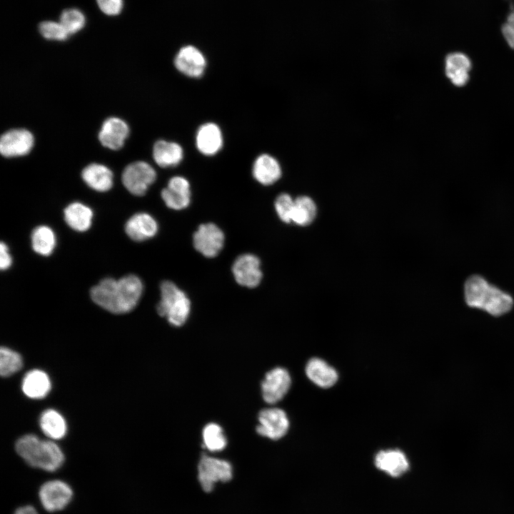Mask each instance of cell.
I'll return each mask as SVG.
<instances>
[{"label": "cell", "instance_id": "cell-4", "mask_svg": "<svg viewBox=\"0 0 514 514\" xmlns=\"http://www.w3.org/2000/svg\"><path fill=\"white\" fill-rule=\"evenodd\" d=\"M156 309L158 315L166 317L170 324L181 326L188 318L191 302L175 283L165 281L161 284V300Z\"/></svg>", "mask_w": 514, "mask_h": 514}, {"label": "cell", "instance_id": "cell-12", "mask_svg": "<svg viewBox=\"0 0 514 514\" xmlns=\"http://www.w3.org/2000/svg\"><path fill=\"white\" fill-rule=\"evenodd\" d=\"M32 133L24 128L11 129L4 133L0 139V152L5 157L24 156L34 146Z\"/></svg>", "mask_w": 514, "mask_h": 514}, {"label": "cell", "instance_id": "cell-17", "mask_svg": "<svg viewBox=\"0 0 514 514\" xmlns=\"http://www.w3.org/2000/svg\"><path fill=\"white\" fill-rule=\"evenodd\" d=\"M252 173L258 183L269 186L280 179L282 169L276 158L270 154L263 153L256 158L253 164Z\"/></svg>", "mask_w": 514, "mask_h": 514}, {"label": "cell", "instance_id": "cell-1", "mask_svg": "<svg viewBox=\"0 0 514 514\" xmlns=\"http://www.w3.org/2000/svg\"><path fill=\"white\" fill-rule=\"evenodd\" d=\"M143 286L135 275L124 276L119 280L106 278L91 290L92 300L106 311L116 313H126L138 304Z\"/></svg>", "mask_w": 514, "mask_h": 514}, {"label": "cell", "instance_id": "cell-20", "mask_svg": "<svg viewBox=\"0 0 514 514\" xmlns=\"http://www.w3.org/2000/svg\"><path fill=\"white\" fill-rule=\"evenodd\" d=\"M51 389V382L49 376L39 369L28 371L21 382V390L24 394L31 399L45 398Z\"/></svg>", "mask_w": 514, "mask_h": 514}, {"label": "cell", "instance_id": "cell-37", "mask_svg": "<svg viewBox=\"0 0 514 514\" xmlns=\"http://www.w3.org/2000/svg\"><path fill=\"white\" fill-rule=\"evenodd\" d=\"M14 514H38V513L33 506L25 505L16 509Z\"/></svg>", "mask_w": 514, "mask_h": 514}, {"label": "cell", "instance_id": "cell-26", "mask_svg": "<svg viewBox=\"0 0 514 514\" xmlns=\"http://www.w3.org/2000/svg\"><path fill=\"white\" fill-rule=\"evenodd\" d=\"M39 425L43 433L52 440L63 438L67 432V425L64 418L54 409H47L41 413Z\"/></svg>", "mask_w": 514, "mask_h": 514}, {"label": "cell", "instance_id": "cell-14", "mask_svg": "<svg viewBox=\"0 0 514 514\" xmlns=\"http://www.w3.org/2000/svg\"><path fill=\"white\" fill-rule=\"evenodd\" d=\"M161 198L167 207L173 210H182L191 201V188L188 181L181 176L171 178L167 186L161 191Z\"/></svg>", "mask_w": 514, "mask_h": 514}, {"label": "cell", "instance_id": "cell-31", "mask_svg": "<svg viewBox=\"0 0 514 514\" xmlns=\"http://www.w3.org/2000/svg\"><path fill=\"white\" fill-rule=\"evenodd\" d=\"M60 23L69 35L80 31L86 24V19L81 11L76 9L64 10L60 16Z\"/></svg>", "mask_w": 514, "mask_h": 514}, {"label": "cell", "instance_id": "cell-10", "mask_svg": "<svg viewBox=\"0 0 514 514\" xmlns=\"http://www.w3.org/2000/svg\"><path fill=\"white\" fill-rule=\"evenodd\" d=\"M261 262L258 258L251 253L239 256L233 262L232 272L236 281L247 288L258 286L262 279Z\"/></svg>", "mask_w": 514, "mask_h": 514}, {"label": "cell", "instance_id": "cell-8", "mask_svg": "<svg viewBox=\"0 0 514 514\" xmlns=\"http://www.w3.org/2000/svg\"><path fill=\"white\" fill-rule=\"evenodd\" d=\"M224 234L216 224H201L194 233L193 246L196 251L207 258L216 256L224 243Z\"/></svg>", "mask_w": 514, "mask_h": 514}, {"label": "cell", "instance_id": "cell-16", "mask_svg": "<svg viewBox=\"0 0 514 514\" xmlns=\"http://www.w3.org/2000/svg\"><path fill=\"white\" fill-rule=\"evenodd\" d=\"M223 135L219 126L212 122L200 126L196 135L197 149L202 154L213 156L216 154L223 146Z\"/></svg>", "mask_w": 514, "mask_h": 514}, {"label": "cell", "instance_id": "cell-2", "mask_svg": "<svg viewBox=\"0 0 514 514\" xmlns=\"http://www.w3.org/2000/svg\"><path fill=\"white\" fill-rule=\"evenodd\" d=\"M464 295L468 306L484 310L495 316L506 313L513 305L509 294L489 284L478 275H473L466 280Z\"/></svg>", "mask_w": 514, "mask_h": 514}, {"label": "cell", "instance_id": "cell-24", "mask_svg": "<svg viewBox=\"0 0 514 514\" xmlns=\"http://www.w3.org/2000/svg\"><path fill=\"white\" fill-rule=\"evenodd\" d=\"M306 373L312 382L324 388L333 386L338 380L336 371L320 358H314L308 362Z\"/></svg>", "mask_w": 514, "mask_h": 514}, {"label": "cell", "instance_id": "cell-34", "mask_svg": "<svg viewBox=\"0 0 514 514\" xmlns=\"http://www.w3.org/2000/svg\"><path fill=\"white\" fill-rule=\"evenodd\" d=\"M501 30L508 44L514 49V8L509 12Z\"/></svg>", "mask_w": 514, "mask_h": 514}, {"label": "cell", "instance_id": "cell-27", "mask_svg": "<svg viewBox=\"0 0 514 514\" xmlns=\"http://www.w3.org/2000/svg\"><path fill=\"white\" fill-rule=\"evenodd\" d=\"M316 206L313 200L307 196L294 199L291 222L301 226L309 225L316 215Z\"/></svg>", "mask_w": 514, "mask_h": 514}, {"label": "cell", "instance_id": "cell-22", "mask_svg": "<svg viewBox=\"0 0 514 514\" xmlns=\"http://www.w3.org/2000/svg\"><path fill=\"white\" fill-rule=\"evenodd\" d=\"M153 158L161 167L176 166L183 160V149L176 142L158 140L153 145Z\"/></svg>", "mask_w": 514, "mask_h": 514}, {"label": "cell", "instance_id": "cell-18", "mask_svg": "<svg viewBox=\"0 0 514 514\" xmlns=\"http://www.w3.org/2000/svg\"><path fill=\"white\" fill-rule=\"evenodd\" d=\"M156 220L146 213H138L126 222L125 231L135 241H143L153 237L158 231Z\"/></svg>", "mask_w": 514, "mask_h": 514}, {"label": "cell", "instance_id": "cell-6", "mask_svg": "<svg viewBox=\"0 0 514 514\" xmlns=\"http://www.w3.org/2000/svg\"><path fill=\"white\" fill-rule=\"evenodd\" d=\"M232 478V467L224 460L202 455L198 465V478L203 490L210 492L218 481L227 482Z\"/></svg>", "mask_w": 514, "mask_h": 514}, {"label": "cell", "instance_id": "cell-23", "mask_svg": "<svg viewBox=\"0 0 514 514\" xmlns=\"http://www.w3.org/2000/svg\"><path fill=\"white\" fill-rule=\"evenodd\" d=\"M84 182L92 189L104 192L113 186V173L104 165L91 163L86 166L81 173Z\"/></svg>", "mask_w": 514, "mask_h": 514}, {"label": "cell", "instance_id": "cell-15", "mask_svg": "<svg viewBox=\"0 0 514 514\" xmlns=\"http://www.w3.org/2000/svg\"><path fill=\"white\" fill-rule=\"evenodd\" d=\"M129 133L127 124L116 117L107 119L102 124L99 133L101 143L111 150L121 148Z\"/></svg>", "mask_w": 514, "mask_h": 514}, {"label": "cell", "instance_id": "cell-5", "mask_svg": "<svg viewBox=\"0 0 514 514\" xmlns=\"http://www.w3.org/2000/svg\"><path fill=\"white\" fill-rule=\"evenodd\" d=\"M156 178L155 169L149 163L142 161L128 164L122 173L123 184L135 196L144 195Z\"/></svg>", "mask_w": 514, "mask_h": 514}, {"label": "cell", "instance_id": "cell-35", "mask_svg": "<svg viewBox=\"0 0 514 514\" xmlns=\"http://www.w3.org/2000/svg\"><path fill=\"white\" fill-rule=\"evenodd\" d=\"M96 1L101 11L107 15H117L121 12L123 7V0Z\"/></svg>", "mask_w": 514, "mask_h": 514}, {"label": "cell", "instance_id": "cell-3", "mask_svg": "<svg viewBox=\"0 0 514 514\" xmlns=\"http://www.w3.org/2000/svg\"><path fill=\"white\" fill-rule=\"evenodd\" d=\"M16 453L31 466L53 472L63 464L64 455L59 446L51 440H41L28 434L16 443Z\"/></svg>", "mask_w": 514, "mask_h": 514}, {"label": "cell", "instance_id": "cell-28", "mask_svg": "<svg viewBox=\"0 0 514 514\" xmlns=\"http://www.w3.org/2000/svg\"><path fill=\"white\" fill-rule=\"evenodd\" d=\"M56 243L55 233L51 228L39 226L34 229L31 233V245L36 253L44 256H49Z\"/></svg>", "mask_w": 514, "mask_h": 514}, {"label": "cell", "instance_id": "cell-7", "mask_svg": "<svg viewBox=\"0 0 514 514\" xmlns=\"http://www.w3.org/2000/svg\"><path fill=\"white\" fill-rule=\"evenodd\" d=\"M39 499L44 508L49 512L63 510L73 497L70 485L60 480L44 483L39 492Z\"/></svg>", "mask_w": 514, "mask_h": 514}, {"label": "cell", "instance_id": "cell-11", "mask_svg": "<svg viewBox=\"0 0 514 514\" xmlns=\"http://www.w3.org/2000/svg\"><path fill=\"white\" fill-rule=\"evenodd\" d=\"M291 383V376L285 368L278 367L269 371L261 383L264 400L269 404L278 402L288 391Z\"/></svg>", "mask_w": 514, "mask_h": 514}, {"label": "cell", "instance_id": "cell-21", "mask_svg": "<svg viewBox=\"0 0 514 514\" xmlns=\"http://www.w3.org/2000/svg\"><path fill=\"white\" fill-rule=\"evenodd\" d=\"M376 467L393 477H398L409 468L405 455L399 450H381L375 458Z\"/></svg>", "mask_w": 514, "mask_h": 514}, {"label": "cell", "instance_id": "cell-29", "mask_svg": "<svg viewBox=\"0 0 514 514\" xmlns=\"http://www.w3.org/2000/svg\"><path fill=\"white\" fill-rule=\"evenodd\" d=\"M203 445L210 451H220L227 445L222 428L214 423L207 424L202 433Z\"/></svg>", "mask_w": 514, "mask_h": 514}, {"label": "cell", "instance_id": "cell-19", "mask_svg": "<svg viewBox=\"0 0 514 514\" xmlns=\"http://www.w3.org/2000/svg\"><path fill=\"white\" fill-rule=\"evenodd\" d=\"M445 62V74L451 82L457 86L465 85L471 69L469 57L462 52H452L446 56Z\"/></svg>", "mask_w": 514, "mask_h": 514}, {"label": "cell", "instance_id": "cell-13", "mask_svg": "<svg viewBox=\"0 0 514 514\" xmlns=\"http://www.w3.org/2000/svg\"><path fill=\"white\" fill-rule=\"evenodd\" d=\"M176 69L191 78L201 77L206 69V61L203 54L193 46L182 47L174 59Z\"/></svg>", "mask_w": 514, "mask_h": 514}, {"label": "cell", "instance_id": "cell-33", "mask_svg": "<svg viewBox=\"0 0 514 514\" xmlns=\"http://www.w3.org/2000/svg\"><path fill=\"white\" fill-rule=\"evenodd\" d=\"M294 199L286 193H281L275 201V209L280 219L284 223L291 222Z\"/></svg>", "mask_w": 514, "mask_h": 514}, {"label": "cell", "instance_id": "cell-30", "mask_svg": "<svg viewBox=\"0 0 514 514\" xmlns=\"http://www.w3.org/2000/svg\"><path fill=\"white\" fill-rule=\"evenodd\" d=\"M23 366L19 353L7 347L0 350V373L2 377H9L18 372Z\"/></svg>", "mask_w": 514, "mask_h": 514}, {"label": "cell", "instance_id": "cell-36", "mask_svg": "<svg viewBox=\"0 0 514 514\" xmlns=\"http://www.w3.org/2000/svg\"><path fill=\"white\" fill-rule=\"evenodd\" d=\"M12 263V258L9 253V249L4 242L1 243L0 245V268L1 270H6L9 268Z\"/></svg>", "mask_w": 514, "mask_h": 514}, {"label": "cell", "instance_id": "cell-9", "mask_svg": "<svg viewBox=\"0 0 514 514\" xmlns=\"http://www.w3.org/2000/svg\"><path fill=\"white\" fill-rule=\"evenodd\" d=\"M259 425L257 433L272 440H278L286 435L289 421L286 413L277 408H265L258 414Z\"/></svg>", "mask_w": 514, "mask_h": 514}, {"label": "cell", "instance_id": "cell-25", "mask_svg": "<svg viewBox=\"0 0 514 514\" xmlns=\"http://www.w3.org/2000/svg\"><path fill=\"white\" fill-rule=\"evenodd\" d=\"M92 218V210L79 202L72 203L64 209L65 221L70 228L76 231L88 230L91 226Z\"/></svg>", "mask_w": 514, "mask_h": 514}, {"label": "cell", "instance_id": "cell-32", "mask_svg": "<svg viewBox=\"0 0 514 514\" xmlns=\"http://www.w3.org/2000/svg\"><path fill=\"white\" fill-rule=\"evenodd\" d=\"M39 31L44 38L51 40L64 41L69 36L61 23L54 21L41 22Z\"/></svg>", "mask_w": 514, "mask_h": 514}]
</instances>
